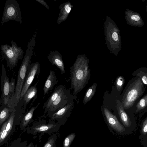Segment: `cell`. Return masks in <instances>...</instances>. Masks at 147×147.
I'll return each instance as SVG.
<instances>
[{"label":"cell","mask_w":147,"mask_h":147,"mask_svg":"<svg viewBox=\"0 0 147 147\" xmlns=\"http://www.w3.org/2000/svg\"><path fill=\"white\" fill-rule=\"evenodd\" d=\"M88 62L82 55H78L73 65L70 67V90L73 95H76L88 84L90 76V69Z\"/></svg>","instance_id":"1"},{"label":"cell","mask_w":147,"mask_h":147,"mask_svg":"<svg viewBox=\"0 0 147 147\" xmlns=\"http://www.w3.org/2000/svg\"><path fill=\"white\" fill-rule=\"evenodd\" d=\"M36 34V32L34 33L32 38L28 43L26 54L18 71L15 87L14 108L17 106L20 102L21 92L25 80L28 69L30 64V60L36 43L35 38Z\"/></svg>","instance_id":"2"},{"label":"cell","mask_w":147,"mask_h":147,"mask_svg":"<svg viewBox=\"0 0 147 147\" xmlns=\"http://www.w3.org/2000/svg\"><path fill=\"white\" fill-rule=\"evenodd\" d=\"M61 126L57 122L52 121L50 119L47 123L45 120L40 119L34 122L30 127H27L26 130L28 134L34 136V138L38 137L40 142L44 134L51 135L57 132Z\"/></svg>","instance_id":"3"},{"label":"cell","mask_w":147,"mask_h":147,"mask_svg":"<svg viewBox=\"0 0 147 147\" xmlns=\"http://www.w3.org/2000/svg\"><path fill=\"white\" fill-rule=\"evenodd\" d=\"M145 89L140 77L131 84L126 90L122 99V105L127 109L131 107L143 94Z\"/></svg>","instance_id":"4"},{"label":"cell","mask_w":147,"mask_h":147,"mask_svg":"<svg viewBox=\"0 0 147 147\" xmlns=\"http://www.w3.org/2000/svg\"><path fill=\"white\" fill-rule=\"evenodd\" d=\"M11 44V46L7 44L1 46L7 66L10 70L16 65L18 61L21 59L24 54L23 50L18 47L15 42L12 41Z\"/></svg>","instance_id":"5"},{"label":"cell","mask_w":147,"mask_h":147,"mask_svg":"<svg viewBox=\"0 0 147 147\" xmlns=\"http://www.w3.org/2000/svg\"><path fill=\"white\" fill-rule=\"evenodd\" d=\"M22 22L21 9L16 0H7L5 4L1 21V25L10 20Z\"/></svg>","instance_id":"6"},{"label":"cell","mask_w":147,"mask_h":147,"mask_svg":"<svg viewBox=\"0 0 147 147\" xmlns=\"http://www.w3.org/2000/svg\"><path fill=\"white\" fill-rule=\"evenodd\" d=\"M70 90V88L67 89L65 87L63 90L49 107L47 113V116L57 112L69 102L76 99V96L72 94Z\"/></svg>","instance_id":"7"},{"label":"cell","mask_w":147,"mask_h":147,"mask_svg":"<svg viewBox=\"0 0 147 147\" xmlns=\"http://www.w3.org/2000/svg\"><path fill=\"white\" fill-rule=\"evenodd\" d=\"M40 71V65L38 62L30 64L21 92L19 102H22L24 94L30 87L35 76L38 75Z\"/></svg>","instance_id":"8"},{"label":"cell","mask_w":147,"mask_h":147,"mask_svg":"<svg viewBox=\"0 0 147 147\" xmlns=\"http://www.w3.org/2000/svg\"><path fill=\"white\" fill-rule=\"evenodd\" d=\"M14 109L11 113L8 119L0 127V146L7 141L14 131V122L16 112Z\"/></svg>","instance_id":"9"},{"label":"cell","mask_w":147,"mask_h":147,"mask_svg":"<svg viewBox=\"0 0 147 147\" xmlns=\"http://www.w3.org/2000/svg\"><path fill=\"white\" fill-rule=\"evenodd\" d=\"M74 101H72L63 108L48 116L51 121H55L56 120L61 126L64 125L74 108Z\"/></svg>","instance_id":"10"},{"label":"cell","mask_w":147,"mask_h":147,"mask_svg":"<svg viewBox=\"0 0 147 147\" xmlns=\"http://www.w3.org/2000/svg\"><path fill=\"white\" fill-rule=\"evenodd\" d=\"M1 102L2 105L7 106L8 102L10 82L6 73L3 65H2V73L1 78Z\"/></svg>","instance_id":"11"},{"label":"cell","mask_w":147,"mask_h":147,"mask_svg":"<svg viewBox=\"0 0 147 147\" xmlns=\"http://www.w3.org/2000/svg\"><path fill=\"white\" fill-rule=\"evenodd\" d=\"M103 111L106 120L110 127L120 133L125 131V128L119 122L115 115L105 107L104 108Z\"/></svg>","instance_id":"12"},{"label":"cell","mask_w":147,"mask_h":147,"mask_svg":"<svg viewBox=\"0 0 147 147\" xmlns=\"http://www.w3.org/2000/svg\"><path fill=\"white\" fill-rule=\"evenodd\" d=\"M47 58L53 65H55L59 69L62 74L65 72V66L62 57L57 51H51Z\"/></svg>","instance_id":"13"},{"label":"cell","mask_w":147,"mask_h":147,"mask_svg":"<svg viewBox=\"0 0 147 147\" xmlns=\"http://www.w3.org/2000/svg\"><path fill=\"white\" fill-rule=\"evenodd\" d=\"M73 6L69 1L64 2L60 5V11L57 20L58 24L65 21L67 18Z\"/></svg>","instance_id":"14"},{"label":"cell","mask_w":147,"mask_h":147,"mask_svg":"<svg viewBox=\"0 0 147 147\" xmlns=\"http://www.w3.org/2000/svg\"><path fill=\"white\" fill-rule=\"evenodd\" d=\"M65 87V85H61L57 86L54 90L50 96L45 102L42 107L43 109H45V111L42 117H44L47 114L48 109L50 106L56 99L59 94L63 90Z\"/></svg>","instance_id":"15"},{"label":"cell","mask_w":147,"mask_h":147,"mask_svg":"<svg viewBox=\"0 0 147 147\" xmlns=\"http://www.w3.org/2000/svg\"><path fill=\"white\" fill-rule=\"evenodd\" d=\"M116 108L120 119L125 127H129L131 124L130 119L124 109L122 103L117 100L116 101Z\"/></svg>","instance_id":"16"},{"label":"cell","mask_w":147,"mask_h":147,"mask_svg":"<svg viewBox=\"0 0 147 147\" xmlns=\"http://www.w3.org/2000/svg\"><path fill=\"white\" fill-rule=\"evenodd\" d=\"M58 82L54 71L51 70L43 87V94L45 96L49 91L53 89Z\"/></svg>","instance_id":"17"},{"label":"cell","mask_w":147,"mask_h":147,"mask_svg":"<svg viewBox=\"0 0 147 147\" xmlns=\"http://www.w3.org/2000/svg\"><path fill=\"white\" fill-rule=\"evenodd\" d=\"M38 83L37 82L34 85L30 87L24 94L22 102L24 109L32 99L37 94L38 90L36 86Z\"/></svg>","instance_id":"18"},{"label":"cell","mask_w":147,"mask_h":147,"mask_svg":"<svg viewBox=\"0 0 147 147\" xmlns=\"http://www.w3.org/2000/svg\"><path fill=\"white\" fill-rule=\"evenodd\" d=\"M40 104L39 102L36 106L32 107L23 116L20 125L21 130L25 129L32 120L35 110Z\"/></svg>","instance_id":"19"},{"label":"cell","mask_w":147,"mask_h":147,"mask_svg":"<svg viewBox=\"0 0 147 147\" xmlns=\"http://www.w3.org/2000/svg\"><path fill=\"white\" fill-rule=\"evenodd\" d=\"M15 79L13 77L10 82L9 90V93L8 102L7 106L12 109L13 107V103L15 94Z\"/></svg>","instance_id":"20"},{"label":"cell","mask_w":147,"mask_h":147,"mask_svg":"<svg viewBox=\"0 0 147 147\" xmlns=\"http://www.w3.org/2000/svg\"><path fill=\"white\" fill-rule=\"evenodd\" d=\"M2 105V107L0 110V127L8 119L11 113L15 109H12L7 106Z\"/></svg>","instance_id":"21"},{"label":"cell","mask_w":147,"mask_h":147,"mask_svg":"<svg viewBox=\"0 0 147 147\" xmlns=\"http://www.w3.org/2000/svg\"><path fill=\"white\" fill-rule=\"evenodd\" d=\"M97 87V84L93 83L86 92L83 99V103L85 105L94 96Z\"/></svg>","instance_id":"22"},{"label":"cell","mask_w":147,"mask_h":147,"mask_svg":"<svg viewBox=\"0 0 147 147\" xmlns=\"http://www.w3.org/2000/svg\"><path fill=\"white\" fill-rule=\"evenodd\" d=\"M57 138V134L50 136L44 145L43 147H55Z\"/></svg>","instance_id":"23"},{"label":"cell","mask_w":147,"mask_h":147,"mask_svg":"<svg viewBox=\"0 0 147 147\" xmlns=\"http://www.w3.org/2000/svg\"><path fill=\"white\" fill-rule=\"evenodd\" d=\"M76 136L75 133H71L67 135L63 140V147H70Z\"/></svg>","instance_id":"24"},{"label":"cell","mask_w":147,"mask_h":147,"mask_svg":"<svg viewBox=\"0 0 147 147\" xmlns=\"http://www.w3.org/2000/svg\"><path fill=\"white\" fill-rule=\"evenodd\" d=\"M147 105V94L144 96L138 102L136 107V111L138 112L144 109Z\"/></svg>","instance_id":"25"},{"label":"cell","mask_w":147,"mask_h":147,"mask_svg":"<svg viewBox=\"0 0 147 147\" xmlns=\"http://www.w3.org/2000/svg\"><path fill=\"white\" fill-rule=\"evenodd\" d=\"M124 78L122 76L118 77L116 81V85L118 91H120L123 88L124 83Z\"/></svg>","instance_id":"26"},{"label":"cell","mask_w":147,"mask_h":147,"mask_svg":"<svg viewBox=\"0 0 147 147\" xmlns=\"http://www.w3.org/2000/svg\"><path fill=\"white\" fill-rule=\"evenodd\" d=\"M147 118H146L144 121L142 129V132L144 135L147 134Z\"/></svg>","instance_id":"27"},{"label":"cell","mask_w":147,"mask_h":147,"mask_svg":"<svg viewBox=\"0 0 147 147\" xmlns=\"http://www.w3.org/2000/svg\"><path fill=\"white\" fill-rule=\"evenodd\" d=\"M147 74L146 73L144 75H142V76H140L142 82L146 85L147 84Z\"/></svg>","instance_id":"28"},{"label":"cell","mask_w":147,"mask_h":147,"mask_svg":"<svg viewBox=\"0 0 147 147\" xmlns=\"http://www.w3.org/2000/svg\"><path fill=\"white\" fill-rule=\"evenodd\" d=\"M35 0L41 4L47 9H49V7L48 4L43 0Z\"/></svg>","instance_id":"29"},{"label":"cell","mask_w":147,"mask_h":147,"mask_svg":"<svg viewBox=\"0 0 147 147\" xmlns=\"http://www.w3.org/2000/svg\"><path fill=\"white\" fill-rule=\"evenodd\" d=\"M131 18L132 20L137 21L139 20L140 19L139 16L137 15H132L131 16Z\"/></svg>","instance_id":"30"},{"label":"cell","mask_w":147,"mask_h":147,"mask_svg":"<svg viewBox=\"0 0 147 147\" xmlns=\"http://www.w3.org/2000/svg\"><path fill=\"white\" fill-rule=\"evenodd\" d=\"M112 38L115 41L117 40L118 39V36L116 32H114L112 34Z\"/></svg>","instance_id":"31"},{"label":"cell","mask_w":147,"mask_h":147,"mask_svg":"<svg viewBox=\"0 0 147 147\" xmlns=\"http://www.w3.org/2000/svg\"><path fill=\"white\" fill-rule=\"evenodd\" d=\"M25 147H37V144L34 145L32 142H31L28 146Z\"/></svg>","instance_id":"32"}]
</instances>
